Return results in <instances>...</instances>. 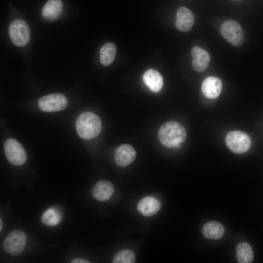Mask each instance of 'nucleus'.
I'll return each instance as SVG.
<instances>
[{
  "label": "nucleus",
  "instance_id": "obj_1",
  "mask_svg": "<svg viewBox=\"0 0 263 263\" xmlns=\"http://www.w3.org/2000/svg\"><path fill=\"white\" fill-rule=\"evenodd\" d=\"M158 138L161 144L169 148H178L186 138L184 127L176 121L163 124L158 131Z\"/></svg>",
  "mask_w": 263,
  "mask_h": 263
},
{
  "label": "nucleus",
  "instance_id": "obj_2",
  "mask_svg": "<svg viewBox=\"0 0 263 263\" xmlns=\"http://www.w3.org/2000/svg\"><path fill=\"white\" fill-rule=\"evenodd\" d=\"M76 130L82 138L90 139L96 137L101 131L102 124L100 118L94 113H82L76 120Z\"/></svg>",
  "mask_w": 263,
  "mask_h": 263
},
{
  "label": "nucleus",
  "instance_id": "obj_3",
  "mask_svg": "<svg viewBox=\"0 0 263 263\" xmlns=\"http://www.w3.org/2000/svg\"><path fill=\"white\" fill-rule=\"evenodd\" d=\"M8 32L12 42L17 46H24L30 41V28L27 23L22 19H17L12 21Z\"/></svg>",
  "mask_w": 263,
  "mask_h": 263
},
{
  "label": "nucleus",
  "instance_id": "obj_4",
  "mask_svg": "<svg viewBox=\"0 0 263 263\" xmlns=\"http://www.w3.org/2000/svg\"><path fill=\"white\" fill-rule=\"evenodd\" d=\"M225 141L228 148L235 153H243L247 151L251 144L250 136L246 133L239 131L228 133Z\"/></svg>",
  "mask_w": 263,
  "mask_h": 263
},
{
  "label": "nucleus",
  "instance_id": "obj_5",
  "mask_svg": "<svg viewBox=\"0 0 263 263\" xmlns=\"http://www.w3.org/2000/svg\"><path fill=\"white\" fill-rule=\"evenodd\" d=\"M3 147L6 157L10 163L16 166H20L25 163L27 160L25 150L16 140L7 139Z\"/></svg>",
  "mask_w": 263,
  "mask_h": 263
},
{
  "label": "nucleus",
  "instance_id": "obj_6",
  "mask_svg": "<svg viewBox=\"0 0 263 263\" xmlns=\"http://www.w3.org/2000/svg\"><path fill=\"white\" fill-rule=\"evenodd\" d=\"M223 37L235 46L242 45L244 41V34L241 25L233 20L225 21L221 26Z\"/></svg>",
  "mask_w": 263,
  "mask_h": 263
},
{
  "label": "nucleus",
  "instance_id": "obj_7",
  "mask_svg": "<svg viewBox=\"0 0 263 263\" xmlns=\"http://www.w3.org/2000/svg\"><path fill=\"white\" fill-rule=\"evenodd\" d=\"M26 240V235L23 231L19 230H14L5 239L3 243L4 249L12 255H18L24 250Z\"/></svg>",
  "mask_w": 263,
  "mask_h": 263
},
{
  "label": "nucleus",
  "instance_id": "obj_8",
  "mask_svg": "<svg viewBox=\"0 0 263 263\" xmlns=\"http://www.w3.org/2000/svg\"><path fill=\"white\" fill-rule=\"evenodd\" d=\"M68 100L63 94L55 93L41 97L38 101L40 110L46 112L61 111L67 106Z\"/></svg>",
  "mask_w": 263,
  "mask_h": 263
},
{
  "label": "nucleus",
  "instance_id": "obj_9",
  "mask_svg": "<svg viewBox=\"0 0 263 263\" xmlns=\"http://www.w3.org/2000/svg\"><path fill=\"white\" fill-rule=\"evenodd\" d=\"M191 54L192 56V65L193 69L199 73L206 71L210 60L208 52L203 48L195 46L191 49Z\"/></svg>",
  "mask_w": 263,
  "mask_h": 263
},
{
  "label": "nucleus",
  "instance_id": "obj_10",
  "mask_svg": "<svg viewBox=\"0 0 263 263\" xmlns=\"http://www.w3.org/2000/svg\"><path fill=\"white\" fill-rule=\"evenodd\" d=\"M136 154V151L132 146L129 144L121 145L115 151V162L120 167H126L135 160Z\"/></svg>",
  "mask_w": 263,
  "mask_h": 263
},
{
  "label": "nucleus",
  "instance_id": "obj_11",
  "mask_svg": "<svg viewBox=\"0 0 263 263\" xmlns=\"http://www.w3.org/2000/svg\"><path fill=\"white\" fill-rule=\"evenodd\" d=\"M194 21L193 13L188 8L181 6L176 13L175 25L181 32H188L192 28Z\"/></svg>",
  "mask_w": 263,
  "mask_h": 263
},
{
  "label": "nucleus",
  "instance_id": "obj_12",
  "mask_svg": "<svg viewBox=\"0 0 263 263\" xmlns=\"http://www.w3.org/2000/svg\"><path fill=\"white\" fill-rule=\"evenodd\" d=\"M222 88L221 79L215 76H208L205 78L202 84V91L206 97L214 99L217 97Z\"/></svg>",
  "mask_w": 263,
  "mask_h": 263
},
{
  "label": "nucleus",
  "instance_id": "obj_13",
  "mask_svg": "<svg viewBox=\"0 0 263 263\" xmlns=\"http://www.w3.org/2000/svg\"><path fill=\"white\" fill-rule=\"evenodd\" d=\"M113 192L114 187L112 183L104 180L97 182L94 186L92 191L93 197L100 202L109 199Z\"/></svg>",
  "mask_w": 263,
  "mask_h": 263
},
{
  "label": "nucleus",
  "instance_id": "obj_14",
  "mask_svg": "<svg viewBox=\"0 0 263 263\" xmlns=\"http://www.w3.org/2000/svg\"><path fill=\"white\" fill-rule=\"evenodd\" d=\"M160 207V203L156 198L151 196H147L139 201L137 208L138 212L142 215L150 217L157 213Z\"/></svg>",
  "mask_w": 263,
  "mask_h": 263
},
{
  "label": "nucleus",
  "instance_id": "obj_15",
  "mask_svg": "<svg viewBox=\"0 0 263 263\" xmlns=\"http://www.w3.org/2000/svg\"><path fill=\"white\" fill-rule=\"evenodd\" d=\"M143 80L146 85L153 92H159L163 85V78L158 71L150 69L143 75Z\"/></svg>",
  "mask_w": 263,
  "mask_h": 263
},
{
  "label": "nucleus",
  "instance_id": "obj_16",
  "mask_svg": "<svg viewBox=\"0 0 263 263\" xmlns=\"http://www.w3.org/2000/svg\"><path fill=\"white\" fill-rule=\"evenodd\" d=\"M202 233L206 239L218 240L223 237L225 228L219 222L211 221L204 225L202 228Z\"/></svg>",
  "mask_w": 263,
  "mask_h": 263
},
{
  "label": "nucleus",
  "instance_id": "obj_17",
  "mask_svg": "<svg viewBox=\"0 0 263 263\" xmlns=\"http://www.w3.org/2000/svg\"><path fill=\"white\" fill-rule=\"evenodd\" d=\"M62 8L61 0H49L42 8V15L46 19L55 20L60 15Z\"/></svg>",
  "mask_w": 263,
  "mask_h": 263
},
{
  "label": "nucleus",
  "instance_id": "obj_18",
  "mask_svg": "<svg viewBox=\"0 0 263 263\" xmlns=\"http://www.w3.org/2000/svg\"><path fill=\"white\" fill-rule=\"evenodd\" d=\"M236 255L239 263H251L254 258V253L251 246L245 242L240 243L237 245Z\"/></svg>",
  "mask_w": 263,
  "mask_h": 263
},
{
  "label": "nucleus",
  "instance_id": "obj_19",
  "mask_svg": "<svg viewBox=\"0 0 263 263\" xmlns=\"http://www.w3.org/2000/svg\"><path fill=\"white\" fill-rule=\"evenodd\" d=\"M116 52L115 44L108 42L103 45L100 50V61L105 66H108L113 61Z\"/></svg>",
  "mask_w": 263,
  "mask_h": 263
},
{
  "label": "nucleus",
  "instance_id": "obj_20",
  "mask_svg": "<svg viewBox=\"0 0 263 263\" xmlns=\"http://www.w3.org/2000/svg\"><path fill=\"white\" fill-rule=\"evenodd\" d=\"M61 218L60 211L56 208L51 207L43 214L41 221L45 225L53 226L57 225L60 222Z\"/></svg>",
  "mask_w": 263,
  "mask_h": 263
},
{
  "label": "nucleus",
  "instance_id": "obj_21",
  "mask_svg": "<svg viewBox=\"0 0 263 263\" xmlns=\"http://www.w3.org/2000/svg\"><path fill=\"white\" fill-rule=\"evenodd\" d=\"M135 261L134 253L130 249H123L114 256L113 263H133Z\"/></svg>",
  "mask_w": 263,
  "mask_h": 263
},
{
  "label": "nucleus",
  "instance_id": "obj_22",
  "mask_svg": "<svg viewBox=\"0 0 263 263\" xmlns=\"http://www.w3.org/2000/svg\"><path fill=\"white\" fill-rule=\"evenodd\" d=\"M71 263H90V262H89L88 261L84 260L82 259L75 258L71 261Z\"/></svg>",
  "mask_w": 263,
  "mask_h": 263
},
{
  "label": "nucleus",
  "instance_id": "obj_23",
  "mask_svg": "<svg viewBox=\"0 0 263 263\" xmlns=\"http://www.w3.org/2000/svg\"><path fill=\"white\" fill-rule=\"evenodd\" d=\"M2 227V221L1 219L0 220V231H1Z\"/></svg>",
  "mask_w": 263,
  "mask_h": 263
}]
</instances>
